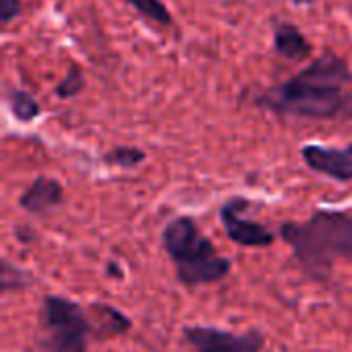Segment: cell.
Returning a JSON list of instances; mask_svg holds the SVG:
<instances>
[{
	"mask_svg": "<svg viewBox=\"0 0 352 352\" xmlns=\"http://www.w3.org/2000/svg\"><path fill=\"white\" fill-rule=\"evenodd\" d=\"M184 340L194 352H262L266 338L258 330L235 334L214 326H188Z\"/></svg>",
	"mask_w": 352,
	"mask_h": 352,
	"instance_id": "cell-5",
	"label": "cell"
},
{
	"mask_svg": "<svg viewBox=\"0 0 352 352\" xmlns=\"http://www.w3.org/2000/svg\"><path fill=\"white\" fill-rule=\"evenodd\" d=\"M64 188L58 179L47 175H37L19 198V206L35 217H43L50 210L64 204Z\"/></svg>",
	"mask_w": 352,
	"mask_h": 352,
	"instance_id": "cell-8",
	"label": "cell"
},
{
	"mask_svg": "<svg viewBox=\"0 0 352 352\" xmlns=\"http://www.w3.org/2000/svg\"><path fill=\"white\" fill-rule=\"evenodd\" d=\"M293 4H297V6H311L316 0H291Z\"/></svg>",
	"mask_w": 352,
	"mask_h": 352,
	"instance_id": "cell-19",
	"label": "cell"
},
{
	"mask_svg": "<svg viewBox=\"0 0 352 352\" xmlns=\"http://www.w3.org/2000/svg\"><path fill=\"white\" fill-rule=\"evenodd\" d=\"M109 278H113V280H124V268L120 266V262H116V260H109L107 262V272H105Z\"/></svg>",
	"mask_w": 352,
	"mask_h": 352,
	"instance_id": "cell-18",
	"label": "cell"
},
{
	"mask_svg": "<svg viewBox=\"0 0 352 352\" xmlns=\"http://www.w3.org/2000/svg\"><path fill=\"white\" fill-rule=\"evenodd\" d=\"M126 4H130L136 12H140L144 19L161 25V27H171L173 25V14L167 8V4L163 0H124Z\"/></svg>",
	"mask_w": 352,
	"mask_h": 352,
	"instance_id": "cell-14",
	"label": "cell"
},
{
	"mask_svg": "<svg viewBox=\"0 0 352 352\" xmlns=\"http://www.w3.org/2000/svg\"><path fill=\"white\" fill-rule=\"evenodd\" d=\"M274 52L289 62H303L311 56L314 45L295 23H278L272 35Z\"/></svg>",
	"mask_w": 352,
	"mask_h": 352,
	"instance_id": "cell-10",
	"label": "cell"
},
{
	"mask_svg": "<svg viewBox=\"0 0 352 352\" xmlns=\"http://www.w3.org/2000/svg\"><path fill=\"white\" fill-rule=\"evenodd\" d=\"M161 243L175 266L177 280L188 289L214 285L231 274L233 262L219 254L192 217L171 219L163 227Z\"/></svg>",
	"mask_w": 352,
	"mask_h": 352,
	"instance_id": "cell-3",
	"label": "cell"
},
{
	"mask_svg": "<svg viewBox=\"0 0 352 352\" xmlns=\"http://www.w3.org/2000/svg\"><path fill=\"white\" fill-rule=\"evenodd\" d=\"M82 89H85V72L78 64H70L64 78L56 85L54 93L58 99H74L76 95H80Z\"/></svg>",
	"mask_w": 352,
	"mask_h": 352,
	"instance_id": "cell-15",
	"label": "cell"
},
{
	"mask_svg": "<svg viewBox=\"0 0 352 352\" xmlns=\"http://www.w3.org/2000/svg\"><path fill=\"white\" fill-rule=\"evenodd\" d=\"M41 352H89L93 338L87 309L72 299L45 295L41 301Z\"/></svg>",
	"mask_w": 352,
	"mask_h": 352,
	"instance_id": "cell-4",
	"label": "cell"
},
{
	"mask_svg": "<svg viewBox=\"0 0 352 352\" xmlns=\"http://www.w3.org/2000/svg\"><path fill=\"white\" fill-rule=\"evenodd\" d=\"M6 105H8L12 118L21 124H29V122L37 120L41 113V105L37 103V99L31 93H27L23 89H14V87L6 91Z\"/></svg>",
	"mask_w": 352,
	"mask_h": 352,
	"instance_id": "cell-11",
	"label": "cell"
},
{
	"mask_svg": "<svg viewBox=\"0 0 352 352\" xmlns=\"http://www.w3.org/2000/svg\"><path fill=\"white\" fill-rule=\"evenodd\" d=\"M352 70L349 62L326 50L309 66L280 85L254 95V105L278 118L352 122Z\"/></svg>",
	"mask_w": 352,
	"mask_h": 352,
	"instance_id": "cell-1",
	"label": "cell"
},
{
	"mask_svg": "<svg viewBox=\"0 0 352 352\" xmlns=\"http://www.w3.org/2000/svg\"><path fill=\"white\" fill-rule=\"evenodd\" d=\"M87 314L95 340H109L116 336H124L132 330V320L109 303L95 301L87 307Z\"/></svg>",
	"mask_w": 352,
	"mask_h": 352,
	"instance_id": "cell-9",
	"label": "cell"
},
{
	"mask_svg": "<svg viewBox=\"0 0 352 352\" xmlns=\"http://www.w3.org/2000/svg\"><path fill=\"white\" fill-rule=\"evenodd\" d=\"M250 206L252 202L243 196L229 198L219 210L223 229L227 237L241 248H270L276 241V235L266 225L241 217V212Z\"/></svg>",
	"mask_w": 352,
	"mask_h": 352,
	"instance_id": "cell-6",
	"label": "cell"
},
{
	"mask_svg": "<svg viewBox=\"0 0 352 352\" xmlns=\"http://www.w3.org/2000/svg\"><path fill=\"white\" fill-rule=\"evenodd\" d=\"M144 161H146V153L142 148L130 146V144H118L103 155L105 165L120 167V169H136Z\"/></svg>",
	"mask_w": 352,
	"mask_h": 352,
	"instance_id": "cell-12",
	"label": "cell"
},
{
	"mask_svg": "<svg viewBox=\"0 0 352 352\" xmlns=\"http://www.w3.org/2000/svg\"><path fill=\"white\" fill-rule=\"evenodd\" d=\"M301 159L305 165L326 175L334 182H352V142L346 146H324V144H303Z\"/></svg>",
	"mask_w": 352,
	"mask_h": 352,
	"instance_id": "cell-7",
	"label": "cell"
},
{
	"mask_svg": "<svg viewBox=\"0 0 352 352\" xmlns=\"http://www.w3.org/2000/svg\"><path fill=\"white\" fill-rule=\"evenodd\" d=\"M303 272L326 285L336 262H352V214L344 210H314L303 221H287L278 229Z\"/></svg>",
	"mask_w": 352,
	"mask_h": 352,
	"instance_id": "cell-2",
	"label": "cell"
},
{
	"mask_svg": "<svg viewBox=\"0 0 352 352\" xmlns=\"http://www.w3.org/2000/svg\"><path fill=\"white\" fill-rule=\"evenodd\" d=\"M14 237H16L19 243L29 245V243H33L37 239V233L31 227H27V225H19V227H14Z\"/></svg>",
	"mask_w": 352,
	"mask_h": 352,
	"instance_id": "cell-17",
	"label": "cell"
},
{
	"mask_svg": "<svg viewBox=\"0 0 352 352\" xmlns=\"http://www.w3.org/2000/svg\"><path fill=\"white\" fill-rule=\"evenodd\" d=\"M23 12V2L21 0H0V21L2 25L12 23L16 16Z\"/></svg>",
	"mask_w": 352,
	"mask_h": 352,
	"instance_id": "cell-16",
	"label": "cell"
},
{
	"mask_svg": "<svg viewBox=\"0 0 352 352\" xmlns=\"http://www.w3.org/2000/svg\"><path fill=\"white\" fill-rule=\"evenodd\" d=\"M31 287V276L27 274V270L10 264L6 258L0 264V291L2 295L8 293H16V291H25Z\"/></svg>",
	"mask_w": 352,
	"mask_h": 352,
	"instance_id": "cell-13",
	"label": "cell"
}]
</instances>
